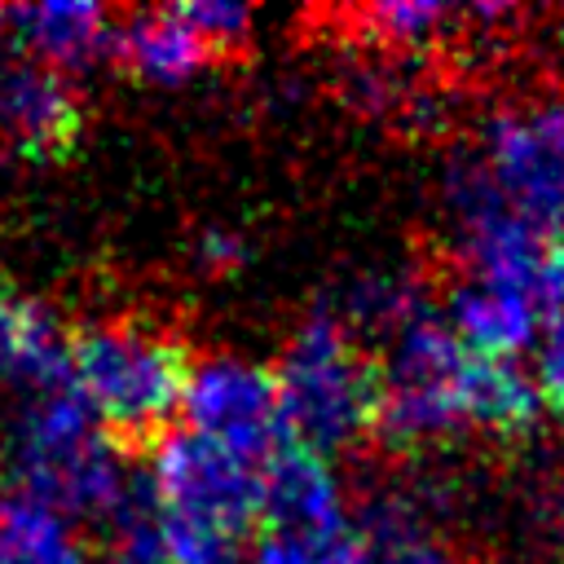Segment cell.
Returning <instances> with one entry per match:
<instances>
[{"label": "cell", "mask_w": 564, "mask_h": 564, "mask_svg": "<svg viewBox=\"0 0 564 564\" xmlns=\"http://www.w3.org/2000/svg\"><path fill=\"white\" fill-rule=\"evenodd\" d=\"M9 471L13 494H26L57 516H119L132 498L97 414L75 383L31 392L9 436Z\"/></svg>", "instance_id": "1"}, {"label": "cell", "mask_w": 564, "mask_h": 564, "mask_svg": "<svg viewBox=\"0 0 564 564\" xmlns=\"http://www.w3.org/2000/svg\"><path fill=\"white\" fill-rule=\"evenodd\" d=\"M70 383L110 441L159 445L167 419L181 410L189 361L176 339L132 322H110L70 339Z\"/></svg>", "instance_id": "2"}, {"label": "cell", "mask_w": 564, "mask_h": 564, "mask_svg": "<svg viewBox=\"0 0 564 564\" xmlns=\"http://www.w3.org/2000/svg\"><path fill=\"white\" fill-rule=\"evenodd\" d=\"M278 397L286 427L308 449H339L375 427L379 366L352 344L339 322L313 317L278 366Z\"/></svg>", "instance_id": "3"}, {"label": "cell", "mask_w": 564, "mask_h": 564, "mask_svg": "<svg viewBox=\"0 0 564 564\" xmlns=\"http://www.w3.org/2000/svg\"><path fill=\"white\" fill-rule=\"evenodd\" d=\"M150 494L163 516L238 538L264 516V467L198 432H172L154 445Z\"/></svg>", "instance_id": "4"}, {"label": "cell", "mask_w": 564, "mask_h": 564, "mask_svg": "<svg viewBox=\"0 0 564 564\" xmlns=\"http://www.w3.org/2000/svg\"><path fill=\"white\" fill-rule=\"evenodd\" d=\"M181 414L189 432L251 458L264 467L282 445H291V427L282 414L278 379L238 357H212L189 370Z\"/></svg>", "instance_id": "5"}, {"label": "cell", "mask_w": 564, "mask_h": 564, "mask_svg": "<svg viewBox=\"0 0 564 564\" xmlns=\"http://www.w3.org/2000/svg\"><path fill=\"white\" fill-rule=\"evenodd\" d=\"M494 194L542 229H564V106H524L489 128V172Z\"/></svg>", "instance_id": "6"}, {"label": "cell", "mask_w": 564, "mask_h": 564, "mask_svg": "<svg viewBox=\"0 0 564 564\" xmlns=\"http://www.w3.org/2000/svg\"><path fill=\"white\" fill-rule=\"evenodd\" d=\"M84 128L79 101L62 70L44 62H0V137L22 154H62Z\"/></svg>", "instance_id": "7"}, {"label": "cell", "mask_w": 564, "mask_h": 564, "mask_svg": "<svg viewBox=\"0 0 564 564\" xmlns=\"http://www.w3.org/2000/svg\"><path fill=\"white\" fill-rule=\"evenodd\" d=\"M0 379L26 392H48L70 383L66 330L40 300L13 286H0Z\"/></svg>", "instance_id": "8"}, {"label": "cell", "mask_w": 564, "mask_h": 564, "mask_svg": "<svg viewBox=\"0 0 564 564\" xmlns=\"http://www.w3.org/2000/svg\"><path fill=\"white\" fill-rule=\"evenodd\" d=\"M538 313H542V295L480 282V278H471L449 295V330L471 352L502 357V361H516V352L538 339L542 330Z\"/></svg>", "instance_id": "9"}, {"label": "cell", "mask_w": 564, "mask_h": 564, "mask_svg": "<svg viewBox=\"0 0 564 564\" xmlns=\"http://www.w3.org/2000/svg\"><path fill=\"white\" fill-rule=\"evenodd\" d=\"M264 516L269 529H335L339 516V485L330 463L291 441L264 463Z\"/></svg>", "instance_id": "10"}, {"label": "cell", "mask_w": 564, "mask_h": 564, "mask_svg": "<svg viewBox=\"0 0 564 564\" xmlns=\"http://www.w3.org/2000/svg\"><path fill=\"white\" fill-rule=\"evenodd\" d=\"M22 44L35 53L44 66H84L93 62L106 44H115V31L106 26V9L88 0H44L9 13Z\"/></svg>", "instance_id": "11"}, {"label": "cell", "mask_w": 564, "mask_h": 564, "mask_svg": "<svg viewBox=\"0 0 564 564\" xmlns=\"http://www.w3.org/2000/svg\"><path fill=\"white\" fill-rule=\"evenodd\" d=\"M458 401H463V423L494 427V432H524L542 410L538 379H529L516 361L485 357L471 348L463 357Z\"/></svg>", "instance_id": "12"}, {"label": "cell", "mask_w": 564, "mask_h": 564, "mask_svg": "<svg viewBox=\"0 0 564 564\" xmlns=\"http://www.w3.org/2000/svg\"><path fill=\"white\" fill-rule=\"evenodd\" d=\"M115 48L132 75L159 79V84L189 79L194 70H203L212 62V48L189 31V22L176 9H163V13L154 9V13L128 18V26L115 35Z\"/></svg>", "instance_id": "13"}, {"label": "cell", "mask_w": 564, "mask_h": 564, "mask_svg": "<svg viewBox=\"0 0 564 564\" xmlns=\"http://www.w3.org/2000/svg\"><path fill=\"white\" fill-rule=\"evenodd\" d=\"M0 564H88L66 516L53 507L4 494L0 498Z\"/></svg>", "instance_id": "14"}, {"label": "cell", "mask_w": 564, "mask_h": 564, "mask_svg": "<svg viewBox=\"0 0 564 564\" xmlns=\"http://www.w3.org/2000/svg\"><path fill=\"white\" fill-rule=\"evenodd\" d=\"M256 564H379L375 542L361 529H269L256 546Z\"/></svg>", "instance_id": "15"}, {"label": "cell", "mask_w": 564, "mask_h": 564, "mask_svg": "<svg viewBox=\"0 0 564 564\" xmlns=\"http://www.w3.org/2000/svg\"><path fill=\"white\" fill-rule=\"evenodd\" d=\"M449 18V9L441 4H419V0H392V4H375L361 13V22L375 31V40H388V44H423L441 31V22Z\"/></svg>", "instance_id": "16"}, {"label": "cell", "mask_w": 564, "mask_h": 564, "mask_svg": "<svg viewBox=\"0 0 564 564\" xmlns=\"http://www.w3.org/2000/svg\"><path fill=\"white\" fill-rule=\"evenodd\" d=\"M176 13L189 22V31L216 53H229L234 44L247 40L251 31V9L247 4H229V0H198V4H176Z\"/></svg>", "instance_id": "17"}, {"label": "cell", "mask_w": 564, "mask_h": 564, "mask_svg": "<svg viewBox=\"0 0 564 564\" xmlns=\"http://www.w3.org/2000/svg\"><path fill=\"white\" fill-rule=\"evenodd\" d=\"M150 507H154V498H128V502H123V511H119L123 542H119L115 564H159V555L150 551V538H145Z\"/></svg>", "instance_id": "18"}, {"label": "cell", "mask_w": 564, "mask_h": 564, "mask_svg": "<svg viewBox=\"0 0 564 564\" xmlns=\"http://www.w3.org/2000/svg\"><path fill=\"white\" fill-rule=\"evenodd\" d=\"M542 322L564 326V229L555 234V242L546 247V264H542Z\"/></svg>", "instance_id": "19"}, {"label": "cell", "mask_w": 564, "mask_h": 564, "mask_svg": "<svg viewBox=\"0 0 564 564\" xmlns=\"http://www.w3.org/2000/svg\"><path fill=\"white\" fill-rule=\"evenodd\" d=\"M392 564H454L441 546L432 542H405V538H392Z\"/></svg>", "instance_id": "20"}, {"label": "cell", "mask_w": 564, "mask_h": 564, "mask_svg": "<svg viewBox=\"0 0 564 564\" xmlns=\"http://www.w3.org/2000/svg\"><path fill=\"white\" fill-rule=\"evenodd\" d=\"M4 18H9V13H4V9H0V35H4Z\"/></svg>", "instance_id": "21"}]
</instances>
